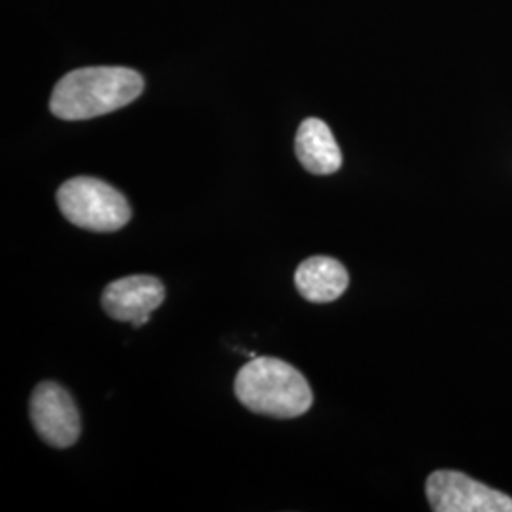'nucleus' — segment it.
<instances>
[{
    "label": "nucleus",
    "mask_w": 512,
    "mask_h": 512,
    "mask_svg": "<svg viewBox=\"0 0 512 512\" xmlns=\"http://www.w3.org/2000/svg\"><path fill=\"white\" fill-rule=\"evenodd\" d=\"M145 90L143 76L128 67H86L65 74L52 93L50 110L61 120H90L124 109Z\"/></svg>",
    "instance_id": "nucleus-1"
},
{
    "label": "nucleus",
    "mask_w": 512,
    "mask_h": 512,
    "mask_svg": "<svg viewBox=\"0 0 512 512\" xmlns=\"http://www.w3.org/2000/svg\"><path fill=\"white\" fill-rule=\"evenodd\" d=\"M239 403L260 416L291 420L306 414L313 393L306 376L275 357H255L236 376Z\"/></svg>",
    "instance_id": "nucleus-2"
},
{
    "label": "nucleus",
    "mask_w": 512,
    "mask_h": 512,
    "mask_svg": "<svg viewBox=\"0 0 512 512\" xmlns=\"http://www.w3.org/2000/svg\"><path fill=\"white\" fill-rule=\"evenodd\" d=\"M57 205L71 224L90 232H116L131 219L126 196L93 177H74L61 184L57 190Z\"/></svg>",
    "instance_id": "nucleus-3"
},
{
    "label": "nucleus",
    "mask_w": 512,
    "mask_h": 512,
    "mask_svg": "<svg viewBox=\"0 0 512 512\" xmlns=\"http://www.w3.org/2000/svg\"><path fill=\"white\" fill-rule=\"evenodd\" d=\"M425 492L435 512H512V499L458 471H435Z\"/></svg>",
    "instance_id": "nucleus-4"
},
{
    "label": "nucleus",
    "mask_w": 512,
    "mask_h": 512,
    "mask_svg": "<svg viewBox=\"0 0 512 512\" xmlns=\"http://www.w3.org/2000/svg\"><path fill=\"white\" fill-rule=\"evenodd\" d=\"M29 410L35 431L46 444L54 448H69L80 439V412L65 387L55 382L38 384Z\"/></svg>",
    "instance_id": "nucleus-5"
},
{
    "label": "nucleus",
    "mask_w": 512,
    "mask_h": 512,
    "mask_svg": "<svg viewBox=\"0 0 512 512\" xmlns=\"http://www.w3.org/2000/svg\"><path fill=\"white\" fill-rule=\"evenodd\" d=\"M165 289L152 275H128L112 281L103 291V308L112 319L131 323L135 329L147 325L150 313L162 306Z\"/></svg>",
    "instance_id": "nucleus-6"
},
{
    "label": "nucleus",
    "mask_w": 512,
    "mask_h": 512,
    "mask_svg": "<svg viewBox=\"0 0 512 512\" xmlns=\"http://www.w3.org/2000/svg\"><path fill=\"white\" fill-rule=\"evenodd\" d=\"M294 283L306 300L313 304H329L346 293L349 275L342 262L329 256H311L298 266Z\"/></svg>",
    "instance_id": "nucleus-7"
},
{
    "label": "nucleus",
    "mask_w": 512,
    "mask_h": 512,
    "mask_svg": "<svg viewBox=\"0 0 512 512\" xmlns=\"http://www.w3.org/2000/svg\"><path fill=\"white\" fill-rule=\"evenodd\" d=\"M294 150L300 164L313 175H332L342 167V150L329 126L319 118H308L300 124Z\"/></svg>",
    "instance_id": "nucleus-8"
}]
</instances>
